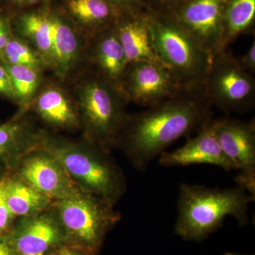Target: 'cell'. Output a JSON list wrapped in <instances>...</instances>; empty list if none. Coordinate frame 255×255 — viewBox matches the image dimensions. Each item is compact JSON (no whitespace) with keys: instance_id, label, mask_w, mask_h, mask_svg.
<instances>
[{"instance_id":"cell-1","label":"cell","mask_w":255,"mask_h":255,"mask_svg":"<svg viewBox=\"0 0 255 255\" xmlns=\"http://www.w3.org/2000/svg\"><path fill=\"white\" fill-rule=\"evenodd\" d=\"M212 107L204 86L183 88L147 110L128 114L115 147L123 151L137 171L144 172L171 144L212 120Z\"/></svg>"},{"instance_id":"cell-2","label":"cell","mask_w":255,"mask_h":255,"mask_svg":"<svg viewBox=\"0 0 255 255\" xmlns=\"http://www.w3.org/2000/svg\"><path fill=\"white\" fill-rule=\"evenodd\" d=\"M255 199L241 186L220 189L181 184L174 232L185 241H202L221 228L228 216L244 226L248 207Z\"/></svg>"},{"instance_id":"cell-3","label":"cell","mask_w":255,"mask_h":255,"mask_svg":"<svg viewBox=\"0 0 255 255\" xmlns=\"http://www.w3.org/2000/svg\"><path fill=\"white\" fill-rule=\"evenodd\" d=\"M43 147L63 164L82 192L97 196L115 207L127 190L123 170L110 152L84 140L73 141L48 135Z\"/></svg>"},{"instance_id":"cell-4","label":"cell","mask_w":255,"mask_h":255,"mask_svg":"<svg viewBox=\"0 0 255 255\" xmlns=\"http://www.w3.org/2000/svg\"><path fill=\"white\" fill-rule=\"evenodd\" d=\"M127 101L96 70L77 89V108L85 139L110 152L127 113Z\"/></svg>"},{"instance_id":"cell-5","label":"cell","mask_w":255,"mask_h":255,"mask_svg":"<svg viewBox=\"0 0 255 255\" xmlns=\"http://www.w3.org/2000/svg\"><path fill=\"white\" fill-rule=\"evenodd\" d=\"M159 60L183 88L204 86L212 60L201 45L169 15L147 11Z\"/></svg>"},{"instance_id":"cell-6","label":"cell","mask_w":255,"mask_h":255,"mask_svg":"<svg viewBox=\"0 0 255 255\" xmlns=\"http://www.w3.org/2000/svg\"><path fill=\"white\" fill-rule=\"evenodd\" d=\"M66 234L67 244L99 255L107 234L122 218L114 206L82 192L53 203Z\"/></svg>"},{"instance_id":"cell-7","label":"cell","mask_w":255,"mask_h":255,"mask_svg":"<svg viewBox=\"0 0 255 255\" xmlns=\"http://www.w3.org/2000/svg\"><path fill=\"white\" fill-rule=\"evenodd\" d=\"M204 87L211 105L226 113H244L254 107L255 77L227 50L213 60Z\"/></svg>"},{"instance_id":"cell-8","label":"cell","mask_w":255,"mask_h":255,"mask_svg":"<svg viewBox=\"0 0 255 255\" xmlns=\"http://www.w3.org/2000/svg\"><path fill=\"white\" fill-rule=\"evenodd\" d=\"M213 128L223 152L240 169L236 180L255 198V120L230 117L213 119Z\"/></svg>"},{"instance_id":"cell-9","label":"cell","mask_w":255,"mask_h":255,"mask_svg":"<svg viewBox=\"0 0 255 255\" xmlns=\"http://www.w3.org/2000/svg\"><path fill=\"white\" fill-rule=\"evenodd\" d=\"M6 238L15 255H48L67 244L65 230L53 204L40 214L18 218Z\"/></svg>"},{"instance_id":"cell-10","label":"cell","mask_w":255,"mask_h":255,"mask_svg":"<svg viewBox=\"0 0 255 255\" xmlns=\"http://www.w3.org/2000/svg\"><path fill=\"white\" fill-rule=\"evenodd\" d=\"M228 0H184L169 15L209 53L211 60L221 50L223 19Z\"/></svg>"},{"instance_id":"cell-11","label":"cell","mask_w":255,"mask_h":255,"mask_svg":"<svg viewBox=\"0 0 255 255\" xmlns=\"http://www.w3.org/2000/svg\"><path fill=\"white\" fill-rule=\"evenodd\" d=\"M182 89L163 65L148 61L129 63L121 85L127 102L147 108L170 98Z\"/></svg>"},{"instance_id":"cell-12","label":"cell","mask_w":255,"mask_h":255,"mask_svg":"<svg viewBox=\"0 0 255 255\" xmlns=\"http://www.w3.org/2000/svg\"><path fill=\"white\" fill-rule=\"evenodd\" d=\"M13 171L53 201L82 193L61 162L43 147L25 155Z\"/></svg>"},{"instance_id":"cell-13","label":"cell","mask_w":255,"mask_h":255,"mask_svg":"<svg viewBox=\"0 0 255 255\" xmlns=\"http://www.w3.org/2000/svg\"><path fill=\"white\" fill-rule=\"evenodd\" d=\"M23 113L0 124V177L14 170L31 151L43 147L49 135Z\"/></svg>"},{"instance_id":"cell-14","label":"cell","mask_w":255,"mask_h":255,"mask_svg":"<svg viewBox=\"0 0 255 255\" xmlns=\"http://www.w3.org/2000/svg\"><path fill=\"white\" fill-rule=\"evenodd\" d=\"M212 120L198 131L194 137H187L185 145L180 148L159 156V162L164 167L187 166L194 164H209L221 167L226 171L236 169L222 149L213 128Z\"/></svg>"},{"instance_id":"cell-15","label":"cell","mask_w":255,"mask_h":255,"mask_svg":"<svg viewBox=\"0 0 255 255\" xmlns=\"http://www.w3.org/2000/svg\"><path fill=\"white\" fill-rule=\"evenodd\" d=\"M114 27L128 63L148 61L163 65L154 46L147 10L122 13Z\"/></svg>"},{"instance_id":"cell-16","label":"cell","mask_w":255,"mask_h":255,"mask_svg":"<svg viewBox=\"0 0 255 255\" xmlns=\"http://www.w3.org/2000/svg\"><path fill=\"white\" fill-rule=\"evenodd\" d=\"M90 38V57L96 71L121 92V85L129 63L115 27L107 28Z\"/></svg>"},{"instance_id":"cell-17","label":"cell","mask_w":255,"mask_h":255,"mask_svg":"<svg viewBox=\"0 0 255 255\" xmlns=\"http://www.w3.org/2000/svg\"><path fill=\"white\" fill-rule=\"evenodd\" d=\"M31 105L38 117L53 128L73 131L81 128L76 104L58 87L45 89Z\"/></svg>"},{"instance_id":"cell-18","label":"cell","mask_w":255,"mask_h":255,"mask_svg":"<svg viewBox=\"0 0 255 255\" xmlns=\"http://www.w3.org/2000/svg\"><path fill=\"white\" fill-rule=\"evenodd\" d=\"M10 210L16 219L28 217L46 211L53 201L25 182L14 171L0 177Z\"/></svg>"},{"instance_id":"cell-19","label":"cell","mask_w":255,"mask_h":255,"mask_svg":"<svg viewBox=\"0 0 255 255\" xmlns=\"http://www.w3.org/2000/svg\"><path fill=\"white\" fill-rule=\"evenodd\" d=\"M51 27L52 65L58 76L64 78L75 65L79 56V42L73 28L57 15H48Z\"/></svg>"},{"instance_id":"cell-20","label":"cell","mask_w":255,"mask_h":255,"mask_svg":"<svg viewBox=\"0 0 255 255\" xmlns=\"http://www.w3.org/2000/svg\"><path fill=\"white\" fill-rule=\"evenodd\" d=\"M70 14L87 30L90 38L115 25L122 14L108 0H68Z\"/></svg>"},{"instance_id":"cell-21","label":"cell","mask_w":255,"mask_h":255,"mask_svg":"<svg viewBox=\"0 0 255 255\" xmlns=\"http://www.w3.org/2000/svg\"><path fill=\"white\" fill-rule=\"evenodd\" d=\"M255 18V0H228L224 19L221 50L237 39L238 37L249 31Z\"/></svg>"},{"instance_id":"cell-22","label":"cell","mask_w":255,"mask_h":255,"mask_svg":"<svg viewBox=\"0 0 255 255\" xmlns=\"http://www.w3.org/2000/svg\"><path fill=\"white\" fill-rule=\"evenodd\" d=\"M21 36L33 45L46 65H52L51 27L48 15L28 13L20 16L16 22Z\"/></svg>"},{"instance_id":"cell-23","label":"cell","mask_w":255,"mask_h":255,"mask_svg":"<svg viewBox=\"0 0 255 255\" xmlns=\"http://www.w3.org/2000/svg\"><path fill=\"white\" fill-rule=\"evenodd\" d=\"M1 63L4 64L12 82L16 103L23 107L24 112L34 100L41 81V71L22 65Z\"/></svg>"},{"instance_id":"cell-24","label":"cell","mask_w":255,"mask_h":255,"mask_svg":"<svg viewBox=\"0 0 255 255\" xmlns=\"http://www.w3.org/2000/svg\"><path fill=\"white\" fill-rule=\"evenodd\" d=\"M1 61L11 65H22L41 71L46 65L41 55L21 38L11 37L3 52Z\"/></svg>"},{"instance_id":"cell-25","label":"cell","mask_w":255,"mask_h":255,"mask_svg":"<svg viewBox=\"0 0 255 255\" xmlns=\"http://www.w3.org/2000/svg\"><path fill=\"white\" fill-rule=\"evenodd\" d=\"M16 219L6 203L2 181L0 179V237H6L9 234Z\"/></svg>"},{"instance_id":"cell-26","label":"cell","mask_w":255,"mask_h":255,"mask_svg":"<svg viewBox=\"0 0 255 255\" xmlns=\"http://www.w3.org/2000/svg\"><path fill=\"white\" fill-rule=\"evenodd\" d=\"M145 9L155 14L170 15L184 0H143Z\"/></svg>"},{"instance_id":"cell-27","label":"cell","mask_w":255,"mask_h":255,"mask_svg":"<svg viewBox=\"0 0 255 255\" xmlns=\"http://www.w3.org/2000/svg\"><path fill=\"white\" fill-rule=\"evenodd\" d=\"M0 95L16 103V97L12 82L1 61H0Z\"/></svg>"},{"instance_id":"cell-28","label":"cell","mask_w":255,"mask_h":255,"mask_svg":"<svg viewBox=\"0 0 255 255\" xmlns=\"http://www.w3.org/2000/svg\"><path fill=\"white\" fill-rule=\"evenodd\" d=\"M121 13L145 10L143 0H108Z\"/></svg>"},{"instance_id":"cell-29","label":"cell","mask_w":255,"mask_h":255,"mask_svg":"<svg viewBox=\"0 0 255 255\" xmlns=\"http://www.w3.org/2000/svg\"><path fill=\"white\" fill-rule=\"evenodd\" d=\"M12 35L9 18L0 14V60L2 57L5 47Z\"/></svg>"},{"instance_id":"cell-30","label":"cell","mask_w":255,"mask_h":255,"mask_svg":"<svg viewBox=\"0 0 255 255\" xmlns=\"http://www.w3.org/2000/svg\"><path fill=\"white\" fill-rule=\"evenodd\" d=\"M238 62L242 68L248 73L254 75L255 73V40L251 43L248 50L241 57H237Z\"/></svg>"},{"instance_id":"cell-31","label":"cell","mask_w":255,"mask_h":255,"mask_svg":"<svg viewBox=\"0 0 255 255\" xmlns=\"http://www.w3.org/2000/svg\"><path fill=\"white\" fill-rule=\"evenodd\" d=\"M48 255H92L82 248L78 247L71 246V245L65 244L60 247L58 249L50 253Z\"/></svg>"},{"instance_id":"cell-32","label":"cell","mask_w":255,"mask_h":255,"mask_svg":"<svg viewBox=\"0 0 255 255\" xmlns=\"http://www.w3.org/2000/svg\"><path fill=\"white\" fill-rule=\"evenodd\" d=\"M0 255H15L6 237H0Z\"/></svg>"},{"instance_id":"cell-33","label":"cell","mask_w":255,"mask_h":255,"mask_svg":"<svg viewBox=\"0 0 255 255\" xmlns=\"http://www.w3.org/2000/svg\"><path fill=\"white\" fill-rule=\"evenodd\" d=\"M8 1L12 4L17 5H29L36 4L41 0H8Z\"/></svg>"},{"instance_id":"cell-34","label":"cell","mask_w":255,"mask_h":255,"mask_svg":"<svg viewBox=\"0 0 255 255\" xmlns=\"http://www.w3.org/2000/svg\"><path fill=\"white\" fill-rule=\"evenodd\" d=\"M225 255H241L238 254V253H226Z\"/></svg>"}]
</instances>
